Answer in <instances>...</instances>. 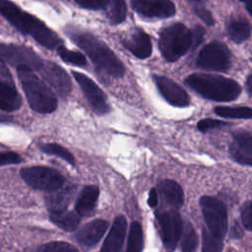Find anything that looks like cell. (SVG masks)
<instances>
[{"instance_id": "obj_2", "label": "cell", "mask_w": 252, "mask_h": 252, "mask_svg": "<svg viewBox=\"0 0 252 252\" xmlns=\"http://www.w3.org/2000/svg\"><path fill=\"white\" fill-rule=\"evenodd\" d=\"M70 36L89 55L97 70L114 78L124 75L122 62L101 40L88 32H72Z\"/></svg>"}, {"instance_id": "obj_4", "label": "cell", "mask_w": 252, "mask_h": 252, "mask_svg": "<svg viewBox=\"0 0 252 252\" xmlns=\"http://www.w3.org/2000/svg\"><path fill=\"white\" fill-rule=\"evenodd\" d=\"M17 73L30 106L36 112L46 114L57 108V98L52 91L32 72V69L20 66Z\"/></svg>"}, {"instance_id": "obj_40", "label": "cell", "mask_w": 252, "mask_h": 252, "mask_svg": "<svg viewBox=\"0 0 252 252\" xmlns=\"http://www.w3.org/2000/svg\"><path fill=\"white\" fill-rule=\"evenodd\" d=\"M148 204L150 205V207L154 208L157 206L158 204V193L156 189H151L150 194H149V199H148Z\"/></svg>"}, {"instance_id": "obj_41", "label": "cell", "mask_w": 252, "mask_h": 252, "mask_svg": "<svg viewBox=\"0 0 252 252\" xmlns=\"http://www.w3.org/2000/svg\"><path fill=\"white\" fill-rule=\"evenodd\" d=\"M0 78L4 79L5 81H9L12 82V77L10 72L6 69V67L2 64V61L0 60Z\"/></svg>"}, {"instance_id": "obj_45", "label": "cell", "mask_w": 252, "mask_h": 252, "mask_svg": "<svg viewBox=\"0 0 252 252\" xmlns=\"http://www.w3.org/2000/svg\"><path fill=\"white\" fill-rule=\"evenodd\" d=\"M11 120V117L4 114V113H1L0 112V122H8Z\"/></svg>"}, {"instance_id": "obj_17", "label": "cell", "mask_w": 252, "mask_h": 252, "mask_svg": "<svg viewBox=\"0 0 252 252\" xmlns=\"http://www.w3.org/2000/svg\"><path fill=\"white\" fill-rule=\"evenodd\" d=\"M126 228V219L123 216L116 217L100 250L103 252L120 251L124 242Z\"/></svg>"}, {"instance_id": "obj_10", "label": "cell", "mask_w": 252, "mask_h": 252, "mask_svg": "<svg viewBox=\"0 0 252 252\" xmlns=\"http://www.w3.org/2000/svg\"><path fill=\"white\" fill-rule=\"evenodd\" d=\"M157 219L165 248L173 250L183 230V222L180 215L176 211H166L157 214Z\"/></svg>"}, {"instance_id": "obj_32", "label": "cell", "mask_w": 252, "mask_h": 252, "mask_svg": "<svg viewBox=\"0 0 252 252\" xmlns=\"http://www.w3.org/2000/svg\"><path fill=\"white\" fill-rule=\"evenodd\" d=\"M233 138L242 151L252 155V133L236 131L233 133Z\"/></svg>"}, {"instance_id": "obj_15", "label": "cell", "mask_w": 252, "mask_h": 252, "mask_svg": "<svg viewBox=\"0 0 252 252\" xmlns=\"http://www.w3.org/2000/svg\"><path fill=\"white\" fill-rule=\"evenodd\" d=\"M108 226L104 220H94L81 227L75 234L76 241L85 247L94 246L103 236Z\"/></svg>"}, {"instance_id": "obj_36", "label": "cell", "mask_w": 252, "mask_h": 252, "mask_svg": "<svg viewBox=\"0 0 252 252\" xmlns=\"http://www.w3.org/2000/svg\"><path fill=\"white\" fill-rule=\"evenodd\" d=\"M75 2L82 8L90 10L105 9L109 3V0H75Z\"/></svg>"}, {"instance_id": "obj_26", "label": "cell", "mask_w": 252, "mask_h": 252, "mask_svg": "<svg viewBox=\"0 0 252 252\" xmlns=\"http://www.w3.org/2000/svg\"><path fill=\"white\" fill-rule=\"evenodd\" d=\"M40 150L47 154V155H51V156H56L62 159H64L65 161H67L68 163L74 165L75 164V158L73 157V155L64 147L58 145V144H54V143H48V144H41L39 146Z\"/></svg>"}, {"instance_id": "obj_35", "label": "cell", "mask_w": 252, "mask_h": 252, "mask_svg": "<svg viewBox=\"0 0 252 252\" xmlns=\"http://www.w3.org/2000/svg\"><path fill=\"white\" fill-rule=\"evenodd\" d=\"M230 153H231L233 159H235L237 162H239L241 164L252 166L251 154H248V153L242 151L240 148H236V147H231Z\"/></svg>"}, {"instance_id": "obj_12", "label": "cell", "mask_w": 252, "mask_h": 252, "mask_svg": "<svg viewBox=\"0 0 252 252\" xmlns=\"http://www.w3.org/2000/svg\"><path fill=\"white\" fill-rule=\"evenodd\" d=\"M42 77L47 81L55 91L62 96H66L72 91V83L69 75L59 65L47 61L39 70Z\"/></svg>"}, {"instance_id": "obj_33", "label": "cell", "mask_w": 252, "mask_h": 252, "mask_svg": "<svg viewBox=\"0 0 252 252\" xmlns=\"http://www.w3.org/2000/svg\"><path fill=\"white\" fill-rule=\"evenodd\" d=\"M193 11L194 13L208 26H213L215 24V20L212 14L199 2H193Z\"/></svg>"}, {"instance_id": "obj_39", "label": "cell", "mask_w": 252, "mask_h": 252, "mask_svg": "<svg viewBox=\"0 0 252 252\" xmlns=\"http://www.w3.org/2000/svg\"><path fill=\"white\" fill-rule=\"evenodd\" d=\"M204 34H205L204 29L199 26H196L191 32V47L190 48H193V49L196 48L203 41Z\"/></svg>"}, {"instance_id": "obj_11", "label": "cell", "mask_w": 252, "mask_h": 252, "mask_svg": "<svg viewBox=\"0 0 252 252\" xmlns=\"http://www.w3.org/2000/svg\"><path fill=\"white\" fill-rule=\"evenodd\" d=\"M75 80L80 85L83 93L89 100L94 111L97 114H105L109 111V105L107 103L104 93L98 88V86L88 76L78 71L72 72Z\"/></svg>"}, {"instance_id": "obj_34", "label": "cell", "mask_w": 252, "mask_h": 252, "mask_svg": "<svg viewBox=\"0 0 252 252\" xmlns=\"http://www.w3.org/2000/svg\"><path fill=\"white\" fill-rule=\"evenodd\" d=\"M229 125V123H226L221 120L218 119H212V118H206L198 122V129L202 132H207L209 130H213L216 128H220L223 126Z\"/></svg>"}, {"instance_id": "obj_8", "label": "cell", "mask_w": 252, "mask_h": 252, "mask_svg": "<svg viewBox=\"0 0 252 252\" xmlns=\"http://www.w3.org/2000/svg\"><path fill=\"white\" fill-rule=\"evenodd\" d=\"M0 60L14 67L26 66L36 71L41 69L44 62L32 49L11 43H0Z\"/></svg>"}, {"instance_id": "obj_44", "label": "cell", "mask_w": 252, "mask_h": 252, "mask_svg": "<svg viewBox=\"0 0 252 252\" xmlns=\"http://www.w3.org/2000/svg\"><path fill=\"white\" fill-rule=\"evenodd\" d=\"M246 86H247L248 92L252 94V75L248 76V78L246 80Z\"/></svg>"}, {"instance_id": "obj_38", "label": "cell", "mask_w": 252, "mask_h": 252, "mask_svg": "<svg viewBox=\"0 0 252 252\" xmlns=\"http://www.w3.org/2000/svg\"><path fill=\"white\" fill-rule=\"evenodd\" d=\"M22 161L21 157L13 152L0 153V166L7 164H16Z\"/></svg>"}, {"instance_id": "obj_7", "label": "cell", "mask_w": 252, "mask_h": 252, "mask_svg": "<svg viewBox=\"0 0 252 252\" xmlns=\"http://www.w3.org/2000/svg\"><path fill=\"white\" fill-rule=\"evenodd\" d=\"M208 229L220 238H223L227 228V214L222 202L212 196H203L200 199Z\"/></svg>"}, {"instance_id": "obj_28", "label": "cell", "mask_w": 252, "mask_h": 252, "mask_svg": "<svg viewBox=\"0 0 252 252\" xmlns=\"http://www.w3.org/2000/svg\"><path fill=\"white\" fill-rule=\"evenodd\" d=\"M107 7V15L112 24H119L125 20L126 5L124 0H109Z\"/></svg>"}, {"instance_id": "obj_1", "label": "cell", "mask_w": 252, "mask_h": 252, "mask_svg": "<svg viewBox=\"0 0 252 252\" xmlns=\"http://www.w3.org/2000/svg\"><path fill=\"white\" fill-rule=\"evenodd\" d=\"M0 14L22 33L32 36L46 48L54 49L62 43L61 38L43 22L9 0H0Z\"/></svg>"}, {"instance_id": "obj_9", "label": "cell", "mask_w": 252, "mask_h": 252, "mask_svg": "<svg viewBox=\"0 0 252 252\" xmlns=\"http://www.w3.org/2000/svg\"><path fill=\"white\" fill-rule=\"evenodd\" d=\"M197 66L205 70L225 71L230 66V52L224 44L213 41L200 51Z\"/></svg>"}, {"instance_id": "obj_43", "label": "cell", "mask_w": 252, "mask_h": 252, "mask_svg": "<svg viewBox=\"0 0 252 252\" xmlns=\"http://www.w3.org/2000/svg\"><path fill=\"white\" fill-rule=\"evenodd\" d=\"M245 4V7L247 9V11L249 12V14L252 17V0H240Z\"/></svg>"}, {"instance_id": "obj_29", "label": "cell", "mask_w": 252, "mask_h": 252, "mask_svg": "<svg viewBox=\"0 0 252 252\" xmlns=\"http://www.w3.org/2000/svg\"><path fill=\"white\" fill-rule=\"evenodd\" d=\"M202 239V250L204 252H218L222 249V239L212 233L209 229H203Z\"/></svg>"}, {"instance_id": "obj_13", "label": "cell", "mask_w": 252, "mask_h": 252, "mask_svg": "<svg viewBox=\"0 0 252 252\" xmlns=\"http://www.w3.org/2000/svg\"><path fill=\"white\" fill-rule=\"evenodd\" d=\"M132 8L140 15L152 18H167L175 13L170 0H131Z\"/></svg>"}, {"instance_id": "obj_18", "label": "cell", "mask_w": 252, "mask_h": 252, "mask_svg": "<svg viewBox=\"0 0 252 252\" xmlns=\"http://www.w3.org/2000/svg\"><path fill=\"white\" fill-rule=\"evenodd\" d=\"M76 186L68 184L66 186H61L55 191L49 192V195L46 197V206L49 212H60L66 210L69 203L71 202Z\"/></svg>"}, {"instance_id": "obj_22", "label": "cell", "mask_w": 252, "mask_h": 252, "mask_svg": "<svg viewBox=\"0 0 252 252\" xmlns=\"http://www.w3.org/2000/svg\"><path fill=\"white\" fill-rule=\"evenodd\" d=\"M49 219L54 224L66 231L75 230L80 223V215L66 210L60 212H49Z\"/></svg>"}, {"instance_id": "obj_21", "label": "cell", "mask_w": 252, "mask_h": 252, "mask_svg": "<svg viewBox=\"0 0 252 252\" xmlns=\"http://www.w3.org/2000/svg\"><path fill=\"white\" fill-rule=\"evenodd\" d=\"M158 191L163 199L171 206L178 208L181 207L184 201L183 190L180 185L171 179H164L158 184Z\"/></svg>"}, {"instance_id": "obj_6", "label": "cell", "mask_w": 252, "mask_h": 252, "mask_svg": "<svg viewBox=\"0 0 252 252\" xmlns=\"http://www.w3.org/2000/svg\"><path fill=\"white\" fill-rule=\"evenodd\" d=\"M25 182L36 190L52 192L65 183V178L57 170L47 166H32L21 169Z\"/></svg>"}, {"instance_id": "obj_46", "label": "cell", "mask_w": 252, "mask_h": 252, "mask_svg": "<svg viewBox=\"0 0 252 252\" xmlns=\"http://www.w3.org/2000/svg\"><path fill=\"white\" fill-rule=\"evenodd\" d=\"M191 1H192V2H199L200 0H191Z\"/></svg>"}, {"instance_id": "obj_14", "label": "cell", "mask_w": 252, "mask_h": 252, "mask_svg": "<svg viewBox=\"0 0 252 252\" xmlns=\"http://www.w3.org/2000/svg\"><path fill=\"white\" fill-rule=\"evenodd\" d=\"M155 83L161 95L172 105L184 107L189 104L187 93L172 80L163 76H154Z\"/></svg>"}, {"instance_id": "obj_16", "label": "cell", "mask_w": 252, "mask_h": 252, "mask_svg": "<svg viewBox=\"0 0 252 252\" xmlns=\"http://www.w3.org/2000/svg\"><path fill=\"white\" fill-rule=\"evenodd\" d=\"M123 45L136 57L144 59L152 53V42L150 36L140 29H135L123 38Z\"/></svg>"}, {"instance_id": "obj_30", "label": "cell", "mask_w": 252, "mask_h": 252, "mask_svg": "<svg viewBox=\"0 0 252 252\" xmlns=\"http://www.w3.org/2000/svg\"><path fill=\"white\" fill-rule=\"evenodd\" d=\"M197 245H198V235L194 227L190 223H187L182 233L181 250L184 252H191L196 250Z\"/></svg>"}, {"instance_id": "obj_5", "label": "cell", "mask_w": 252, "mask_h": 252, "mask_svg": "<svg viewBox=\"0 0 252 252\" xmlns=\"http://www.w3.org/2000/svg\"><path fill=\"white\" fill-rule=\"evenodd\" d=\"M158 44L163 57L174 62L191 47V32L182 24H173L162 30Z\"/></svg>"}, {"instance_id": "obj_37", "label": "cell", "mask_w": 252, "mask_h": 252, "mask_svg": "<svg viewBox=\"0 0 252 252\" xmlns=\"http://www.w3.org/2000/svg\"><path fill=\"white\" fill-rule=\"evenodd\" d=\"M241 220L244 227L252 231V200L246 202L241 208Z\"/></svg>"}, {"instance_id": "obj_27", "label": "cell", "mask_w": 252, "mask_h": 252, "mask_svg": "<svg viewBox=\"0 0 252 252\" xmlns=\"http://www.w3.org/2000/svg\"><path fill=\"white\" fill-rule=\"evenodd\" d=\"M56 50H57V53H58L59 57L64 62H66L68 64H73V65H76V66H79V67H84L87 64L86 57L81 52L69 50L61 44L59 46H57Z\"/></svg>"}, {"instance_id": "obj_23", "label": "cell", "mask_w": 252, "mask_h": 252, "mask_svg": "<svg viewBox=\"0 0 252 252\" xmlns=\"http://www.w3.org/2000/svg\"><path fill=\"white\" fill-rule=\"evenodd\" d=\"M226 30L229 38L236 43L245 41L251 33L250 25L242 19H231L227 24Z\"/></svg>"}, {"instance_id": "obj_3", "label": "cell", "mask_w": 252, "mask_h": 252, "mask_svg": "<svg viewBox=\"0 0 252 252\" xmlns=\"http://www.w3.org/2000/svg\"><path fill=\"white\" fill-rule=\"evenodd\" d=\"M185 82L202 96L217 101L234 100L241 93L235 81L221 76L192 74L186 78Z\"/></svg>"}, {"instance_id": "obj_25", "label": "cell", "mask_w": 252, "mask_h": 252, "mask_svg": "<svg viewBox=\"0 0 252 252\" xmlns=\"http://www.w3.org/2000/svg\"><path fill=\"white\" fill-rule=\"evenodd\" d=\"M143 245L144 237L142 226L139 222L133 221L129 230L127 251H141L143 249Z\"/></svg>"}, {"instance_id": "obj_42", "label": "cell", "mask_w": 252, "mask_h": 252, "mask_svg": "<svg viewBox=\"0 0 252 252\" xmlns=\"http://www.w3.org/2000/svg\"><path fill=\"white\" fill-rule=\"evenodd\" d=\"M240 235H242V231H241V228L240 226L234 222V224L232 225L231 227V231H230V236L233 237V238H238V237H241Z\"/></svg>"}, {"instance_id": "obj_19", "label": "cell", "mask_w": 252, "mask_h": 252, "mask_svg": "<svg viewBox=\"0 0 252 252\" xmlns=\"http://www.w3.org/2000/svg\"><path fill=\"white\" fill-rule=\"evenodd\" d=\"M99 190L95 185H88L81 191L75 205L76 212L80 216H89L94 210L98 199Z\"/></svg>"}, {"instance_id": "obj_24", "label": "cell", "mask_w": 252, "mask_h": 252, "mask_svg": "<svg viewBox=\"0 0 252 252\" xmlns=\"http://www.w3.org/2000/svg\"><path fill=\"white\" fill-rule=\"evenodd\" d=\"M215 113L224 118L235 119H252V108L250 107H231V106H217Z\"/></svg>"}, {"instance_id": "obj_20", "label": "cell", "mask_w": 252, "mask_h": 252, "mask_svg": "<svg viewBox=\"0 0 252 252\" xmlns=\"http://www.w3.org/2000/svg\"><path fill=\"white\" fill-rule=\"evenodd\" d=\"M22 97L13 83L0 81V109L3 111H14L21 107Z\"/></svg>"}, {"instance_id": "obj_31", "label": "cell", "mask_w": 252, "mask_h": 252, "mask_svg": "<svg viewBox=\"0 0 252 252\" xmlns=\"http://www.w3.org/2000/svg\"><path fill=\"white\" fill-rule=\"evenodd\" d=\"M36 250L40 252H76L78 251L76 247L63 241L49 242L41 245Z\"/></svg>"}]
</instances>
